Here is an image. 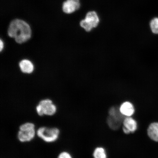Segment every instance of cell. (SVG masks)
<instances>
[{
    "label": "cell",
    "instance_id": "1",
    "mask_svg": "<svg viewBox=\"0 0 158 158\" xmlns=\"http://www.w3.org/2000/svg\"><path fill=\"white\" fill-rule=\"evenodd\" d=\"M8 34L10 37L14 38L16 42L22 44L31 38V29L25 21L16 19L13 20L10 23Z\"/></svg>",
    "mask_w": 158,
    "mask_h": 158
},
{
    "label": "cell",
    "instance_id": "2",
    "mask_svg": "<svg viewBox=\"0 0 158 158\" xmlns=\"http://www.w3.org/2000/svg\"><path fill=\"white\" fill-rule=\"evenodd\" d=\"M109 115L107 118V123L109 127L112 130L119 129L123 123L125 116L120 113L119 108L115 106L110 108L109 110Z\"/></svg>",
    "mask_w": 158,
    "mask_h": 158
},
{
    "label": "cell",
    "instance_id": "3",
    "mask_svg": "<svg viewBox=\"0 0 158 158\" xmlns=\"http://www.w3.org/2000/svg\"><path fill=\"white\" fill-rule=\"evenodd\" d=\"M35 135V124L27 122L19 126L17 137L20 142L25 143L31 141L34 138Z\"/></svg>",
    "mask_w": 158,
    "mask_h": 158
},
{
    "label": "cell",
    "instance_id": "4",
    "mask_svg": "<svg viewBox=\"0 0 158 158\" xmlns=\"http://www.w3.org/2000/svg\"><path fill=\"white\" fill-rule=\"evenodd\" d=\"M60 131L56 127H41L37 131V135L46 143H52L58 139Z\"/></svg>",
    "mask_w": 158,
    "mask_h": 158
},
{
    "label": "cell",
    "instance_id": "5",
    "mask_svg": "<svg viewBox=\"0 0 158 158\" xmlns=\"http://www.w3.org/2000/svg\"><path fill=\"white\" fill-rule=\"evenodd\" d=\"M57 108L52 100L48 99L41 100L36 107L37 114L40 116H52L56 113Z\"/></svg>",
    "mask_w": 158,
    "mask_h": 158
},
{
    "label": "cell",
    "instance_id": "6",
    "mask_svg": "<svg viewBox=\"0 0 158 158\" xmlns=\"http://www.w3.org/2000/svg\"><path fill=\"white\" fill-rule=\"evenodd\" d=\"M99 22V19L96 12L89 11L87 14L85 18L81 21L80 25L86 31L89 32L97 27Z\"/></svg>",
    "mask_w": 158,
    "mask_h": 158
},
{
    "label": "cell",
    "instance_id": "7",
    "mask_svg": "<svg viewBox=\"0 0 158 158\" xmlns=\"http://www.w3.org/2000/svg\"><path fill=\"white\" fill-rule=\"evenodd\" d=\"M80 0H67L63 4V11L66 14H71L80 8Z\"/></svg>",
    "mask_w": 158,
    "mask_h": 158
},
{
    "label": "cell",
    "instance_id": "8",
    "mask_svg": "<svg viewBox=\"0 0 158 158\" xmlns=\"http://www.w3.org/2000/svg\"><path fill=\"white\" fill-rule=\"evenodd\" d=\"M119 108L120 113L125 117H131L135 111L133 105L129 102H123Z\"/></svg>",
    "mask_w": 158,
    "mask_h": 158
},
{
    "label": "cell",
    "instance_id": "9",
    "mask_svg": "<svg viewBox=\"0 0 158 158\" xmlns=\"http://www.w3.org/2000/svg\"><path fill=\"white\" fill-rule=\"evenodd\" d=\"M124 127L132 133L135 132L137 129V123L135 119L131 117H126L123 121Z\"/></svg>",
    "mask_w": 158,
    "mask_h": 158
},
{
    "label": "cell",
    "instance_id": "10",
    "mask_svg": "<svg viewBox=\"0 0 158 158\" xmlns=\"http://www.w3.org/2000/svg\"><path fill=\"white\" fill-rule=\"evenodd\" d=\"M147 133L151 139L158 142V123L155 122L150 124L148 128Z\"/></svg>",
    "mask_w": 158,
    "mask_h": 158
},
{
    "label": "cell",
    "instance_id": "11",
    "mask_svg": "<svg viewBox=\"0 0 158 158\" xmlns=\"http://www.w3.org/2000/svg\"><path fill=\"white\" fill-rule=\"evenodd\" d=\"M20 68L23 73H31L34 70V66L30 61L24 59L19 63Z\"/></svg>",
    "mask_w": 158,
    "mask_h": 158
},
{
    "label": "cell",
    "instance_id": "12",
    "mask_svg": "<svg viewBox=\"0 0 158 158\" xmlns=\"http://www.w3.org/2000/svg\"><path fill=\"white\" fill-rule=\"evenodd\" d=\"M93 156L94 158H107L105 150L102 147H97L94 149Z\"/></svg>",
    "mask_w": 158,
    "mask_h": 158
},
{
    "label": "cell",
    "instance_id": "13",
    "mask_svg": "<svg viewBox=\"0 0 158 158\" xmlns=\"http://www.w3.org/2000/svg\"><path fill=\"white\" fill-rule=\"evenodd\" d=\"M150 27L152 32L155 35H158V17H155L150 21Z\"/></svg>",
    "mask_w": 158,
    "mask_h": 158
},
{
    "label": "cell",
    "instance_id": "14",
    "mask_svg": "<svg viewBox=\"0 0 158 158\" xmlns=\"http://www.w3.org/2000/svg\"><path fill=\"white\" fill-rule=\"evenodd\" d=\"M58 158H72V157L69 153L64 152L59 154Z\"/></svg>",
    "mask_w": 158,
    "mask_h": 158
},
{
    "label": "cell",
    "instance_id": "15",
    "mask_svg": "<svg viewBox=\"0 0 158 158\" xmlns=\"http://www.w3.org/2000/svg\"><path fill=\"white\" fill-rule=\"evenodd\" d=\"M123 130L124 133L126 134H129L130 133V132L128 130L127 128H125V127H123Z\"/></svg>",
    "mask_w": 158,
    "mask_h": 158
},
{
    "label": "cell",
    "instance_id": "16",
    "mask_svg": "<svg viewBox=\"0 0 158 158\" xmlns=\"http://www.w3.org/2000/svg\"><path fill=\"white\" fill-rule=\"evenodd\" d=\"M4 47V44L3 43L1 40V41H0V50H1V51H2V50H3Z\"/></svg>",
    "mask_w": 158,
    "mask_h": 158
}]
</instances>
